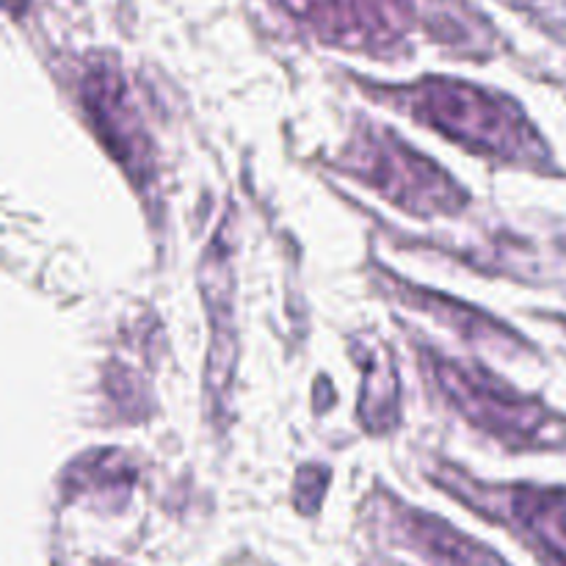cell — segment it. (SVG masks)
<instances>
[{
  "label": "cell",
  "instance_id": "3",
  "mask_svg": "<svg viewBox=\"0 0 566 566\" xmlns=\"http://www.w3.org/2000/svg\"><path fill=\"white\" fill-rule=\"evenodd\" d=\"M335 166L420 219L459 216L468 205V191L446 169L368 119L357 122Z\"/></svg>",
  "mask_w": 566,
  "mask_h": 566
},
{
  "label": "cell",
  "instance_id": "4",
  "mask_svg": "<svg viewBox=\"0 0 566 566\" xmlns=\"http://www.w3.org/2000/svg\"><path fill=\"white\" fill-rule=\"evenodd\" d=\"M429 475L473 512L506 525L545 566H566V486L484 484L451 464H437Z\"/></svg>",
  "mask_w": 566,
  "mask_h": 566
},
{
  "label": "cell",
  "instance_id": "5",
  "mask_svg": "<svg viewBox=\"0 0 566 566\" xmlns=\"http://www.w3.org/2000/svg\"><path fill=\"white\" fill-rule=\"evenodd\" d=\"M77 103L94 136L105 144L116 164L147 191L153 180V142L138 114L125 72L111 59H88L77 72Z\"/></svg>",
  "mask_w": 566,
  "mask_h": 566
},
{
  "label": "cell",
  "instance_id": "9",
  "mask_svg": "<svg viewBox=\"0 0 566 566\" xmlns=\"http://www.w3.org/2000/svg\"><path fill=\"white\" fill-rule=\"evenodd\" d=\"M374 280L387 296L396 298V302L412 304V310H420V313H426L429 318L451 326V329L457 332L462 340H468L470 346L492 348V352L503 354V357L528 352V343H525L520 335H514L506 324L492 318L490 313H481V310L457 302V298L446 296V293L423 291V287L412 285V282L385 271L381 265H376L374 269Z\"/></svg>",
  "mask_w": 566,
  "mask_h": 566
},
{
  "label": "cell",
  "instance_id": "7",
  "mask_svg": "<svg viewBox=\"0 0 566 566\" xmlns=\"http://www.w3.org/2000/svg\"><path fill=\"white\" fill-rule=\"evenodd\" d=\"M232 221L224 219L210 238L208 249L199 263V291H202L205 310L210 321V354H208V390L210 412L213 418H224L230 403L232 376L238 363V335H235V280H232Z\"/></svg>",
  "mask_w": 566,
  "mask_h": 566
},
{
  "label": "cell",
  "instance_id": "10",
  "mask_svg": "<svg viewBox=\"0 0 566 566\" xmlns=\"http://www.w3.org/2000/svg\"><path fill=\"white\" fill-rule=\"evenodd\" d=\"M357 363L363 365V398H359V423L370 434H387L398 423V381L392 359L379 340L365 348L357 343Z\"/></svg>",
  "mask_w": 566,
  "mask_h": 566
},
{
  "label": "cell",
  "instance_id": "6",
  "mask_svg": "<svg viewBox=\"0 0 566 566\" xmlns=\"http://www.w3.org/2000/svg\"><path fill=\"white\" fill-rule=\"evenodd\" d=\"M296 25L326 44L390 55L415 20L412 0H274Z\"/></svg>",
  "mask_w": 566,
  "mask_h": 566
},
{
  "label": "cell",
  "instance_id": "8",
  "mask_svg": "<svg viewBox=\"0 0 566 566\" xmlns=\"http://www.w3.org/2000/svg\"><path fill=\"white\" fill-rule=\"evenodd\" d=\"M370 512L381 531H387L398 545L418 553L429 566H506L490 547L459 534L446 520L418 512L387 492H376Z\"/></svg>",
  "mask_w": 566,
  "mask_h": 566
},
{
  "label": "cell",
  "instance_id": "1",
  "mask_svg": "<svg viewBox=\"0 0 566 566\" xmlns=\"http://www.w3.org/2000/svg\"><path fill=\"white\" fill-rule=\"evenodd\" d=\"M363 92L442 133L473 155L556 175L558 166L534 122L512 97L457 77H420L403 86L363 83Z\"/></svg>",
  "mask_w": 566,
  "mask_h": 566
},
{
  "label": "cell",
  "instance_id": "2",
  "mask_svg": "<svg viewBox=\"0 0 566 566\" xmlns=\"http://www.w3.org/2000/svg\"><path fill=\"white\" fill-rule=\"evenodd\" d=\"M418 365L442 401L473 429L512 451H558L566 446V415L517 392L492 370L440 354L415 340Z\"/></svg>",
  "mask_w": 566,
  "mask_h": 566
}]
</instances>
